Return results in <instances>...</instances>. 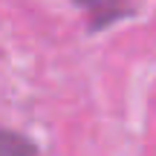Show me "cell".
Masks as SVG:
<instances>
[{
  "label": "cell",
  "mask_w": 156,
  "mask_h": 156,
  "mask_svg": "<svg viewBox=\"0 0 156 156\" xmlns=\"http://www.w3.org/2000/svg\"><path fill=\"white\" fill-rule=\"evenodd\" d=\"M78 6L87 12L93 32H101L104 26H110V23H116V20L130 15L127 0H78Z\"/></svg>",
  "instance_id": "obj_1"
},
{
  "label": "cell",
  "mask_w": 156,
  "mask_h": 156,
  "mask_svg": "<svg viewBox=\"0 0 156 156\" xmlns=\"http://www.w3.org/2000/svg\"><path fill=\"white\" fill-rule=\"evenodd\" d=\"M0 156H38V145L23 133L0 127Z\"/></svg>",
  "instance_id": "obj_2"
}]
</instances>
